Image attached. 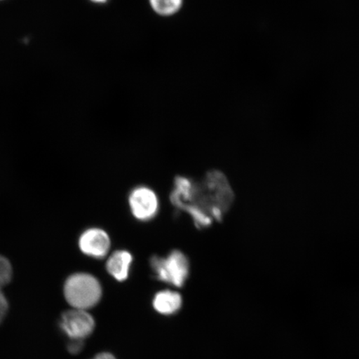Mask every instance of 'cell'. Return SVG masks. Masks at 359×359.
Instances as JSON below:
<instances>
[{
    "label": "cell",
    "mask_w": 359,
    "mask_h": 359,
    "mask_svg": "<svg viewBox=\"0 0 359 359\" xmlns=\"http://www.w3.org/2000/svg\"><path fill=\"white\" fill-rule=\"evenodd\" d=\"M234 191L224 175L210 170L201 182L178 177L170 201L180 210L189 214L199 229L221 222L234 201Z\"/></svg>",
    "instance_id": "cell-1"
},
{
    "label": "cell",
    "mask_w": 359,
    "mask_h": 359,
    "mask_svg": "<svg viewBox=\"0 0 359 359\" xmlns=\"http://www.w3.org/2000/svg\"><path fill=\"white\" fill-rule=\"evenodd\" d=\"M62 294L73 309L87 311L100 302L102 287L96 278L89 273H76L65 280Z\"/></svg>",
    "instance_id": "cell-2"
},
{
    "label": "cell",
    "mask_w": 359,
    "mask_h": 359,
    "mask_svg": "<svg viewBox=\"0 0 359 359\" xmlns=\"http://www.w3.org/2000/svg\"><path fill=\"white\" fill-rule=\"evenodd\" d=\"M151 266L157 279L177 287H182L189 276V262L179 250L172 251L165 258L152 257Z\"/></svg>",
    "instance_id": "cell-3"
},
{
    "label": "cell",
    "mask_w": 359,
    "mask_h": 359,
    "mask_svg": "<svg viewBox=\"0 0 359 359\" xmlns=\"http://www.w3.org/2000/svg\"><path fill=\"white\" fill-rule=\"evenodd\" d=\"M58 326L69 340L83 341L93 334L95 321L86 311L73 309L62 313Z\"/></svg>",
    "instance_id": "cell-4"
},
{
    "label": "cell",
    "mask_w": 359,
    "mask_h": 359,
    "mask_svg": "<svg viewBox=\"0 0 359 359\" xmlns=\"http://www.w3.org/2000/svg\"><path fill=\"white\" fill-rule=\"evenodd\" d=\"M129 205L135 217L149 221L158 212V199L154 191L145 187L135 188L129 196Z\"/></svg>",
    "instance_id": "cell-5"
},
{
    "label": "cell",
    "mask_w": 359,
    "mask_h": 359,
    "mask_svg": "<svg viewBox=\"0 0 359 359\" xmlns=\"http://www.w3.org/2000/svg\"><path fill=\"white\" fill-rule=\"evenodd\" d=\"M79 246L84 255L101 259L109 253L111 246L110 238L101 229H89L79 237Z\"/></svg>",
    "instance_id": "cell-6"
},
{
    "label": "cell",
    "mask_w": 359,
    "mask_h": 359,
    "mask_svg": "<svg viewBox=\"0 0 359 359\" xmlns=\"http://www.w3.org/2000/svg\"><path fill=\"white\" fill-rule=\"evenodd\" d=\"M132 262L133 257L128 251H116L107 260V271L115 280L123 281L128 279Z\"/></svg>",
    "instance_id": "cell-7"
},
{
    "label": "cell",
    "mask_w": 359,
    "mask_h": 359,
    "mask_svg": "<svg viewBox=\"0 0 359 359\" xmlns=\"http://www.w3.org/2000/svg\"><path fill=\"white\" fill-rule=\"evenodd\" d=\"M182 298L177 292L172 290L160 291L154 296L155 311L163 316H172L181 309Z\"/></svg>",
    "instance_id": "cell-8"
},
{
    "label": "cell",
    "mask_w": 359,
    "mask_h": 359,
    "mask_svg": "<svg viewBox=\"0 0 359 359\" xmlns=\"http://www.w3.org/2000/svg\"><path fill=\"white\" fill-rule=\"evenodd\" d=\"M150 7L157 15L170 17L177 15L183 6L184 0H148Z\"/></svg>",
    "instance_id": "cell-9"
},
{
    "label": "cell",
    "mask_w": 359,
    "mask_h": 359,
    "mask_svg": "<svg viewBox=\"0 0 359 359\" xmlns=\"http://www.w3.org/2000/svg\"><path fill=\"white\" fill-rule=\"evenodd\" d=\"M11 309V304L4 289L0 288V325L6 320L8 311Z\"/></svg>",
    "instance_id": "cell-10"
},
{
    "label": "cell",
    "mask_w": 359,
    "mask_h": 359,
    "mask_svg": "<svg viewBox=\"0 0 359 359\" xmlns=\"http://www.w3.org/2000/svg\"><path fill=\"white\" fill-rule=\"evenodd\" d=\"M84 347V343L82 340H69L67 344V350L72 354H78L82 351Z\"/></svg>",
    "instance_id": "cell-11"
},
{
    "label": "cell",
    "mask_w": 359,
    "mask_h": 359,
    "mask_svg": "<svg viewBox=\"0 0 359 359\" xmlns=\"http://www.w3.org/2000/svg\"><path fill=\"white\" fill-rule=\"evenodd\" d=\"M92 359H116L114 355H112L110 353H100L97 354L95 357Z\"/></svg>",
    "instance_id": "cell-12"
},
{
    "label": "cell",
    "mask_w": 359,
    "mask_h": 359,
    "mask_svg": "<svg viewBox=\"0 0 359 359\" xmlns=\"http://www.w3.org/2000/svg\"><path fill=\"white\" fill-rule=\"evenodd\" d=\"M90 2L96 4H104L109 1V0H89Z\"/></svg>",
    "instance_id": "cell-13"
}]
</instances>
